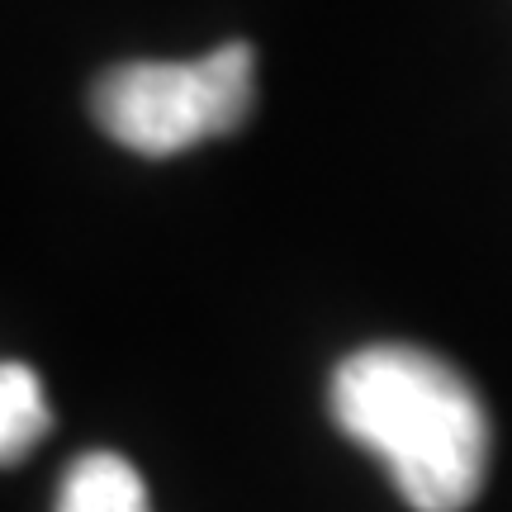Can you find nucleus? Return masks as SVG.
<instances>
[{"label": "nucleus", "instance_id": "f03ea898", "mask_svg": "<svg viewBox=\"0 0 512 512\" xmlns=\"http://www.w3.org/2000/svg\"><path fill=\"white\" fill-rule=\"evenodd\" d=\"M256 100L252 43H223L195 62H124L95 81L91 114L119 147L171 157L247 124Z\"/></svg>", "mask_w": 512, "mask_h": 512}, {"label": "nucleus", "instance_id": "20e7f679", "mask_svg": "<svg viewBox=\"0 0 512 512\" xmlns=\"http://www.w3.org/2000/svg\"><path fill=\"white\" fill-rule=\"evenodd\" d=\"M48 427H53V413L38 389V375L10 361L0 370V456H5V465L29 456L48 437Z\"/></svg>", "mask_w": 512, "mask_h": 512}, {"label": "nucleus", "instance_id": "f257e3e1", "mask_svg": "<svg viewBox=\"0 0 512 512\" xmlns=\"http://www.w3.org/2000/svg\"><path fill=\"white\" fill-rule=\"evenodd\" d=\"M332 418L380 460L403 503L460 512L484 489L489 418L456 366L422 347H366L332 375Z\"/></svg>", "mask_w": 512, "mask_h": 512}, {"label": "nucleus", "instance_id": "7ed1b4c3", "mask_svg": "<svg viewBox=\"0 0 512 512\" xmlns=\"http://www.w3.org/2000/svg\"><path fill=\"white\" fill-rule=\"evenodd\" d=\"M53 512H152L143 475L114 451H86L67 465Z\"/></svg>", "mask_w": 512, "mask_h": 512}]
</instances>
